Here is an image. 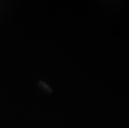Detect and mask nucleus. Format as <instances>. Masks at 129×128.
<instances>
[]
</instances>
